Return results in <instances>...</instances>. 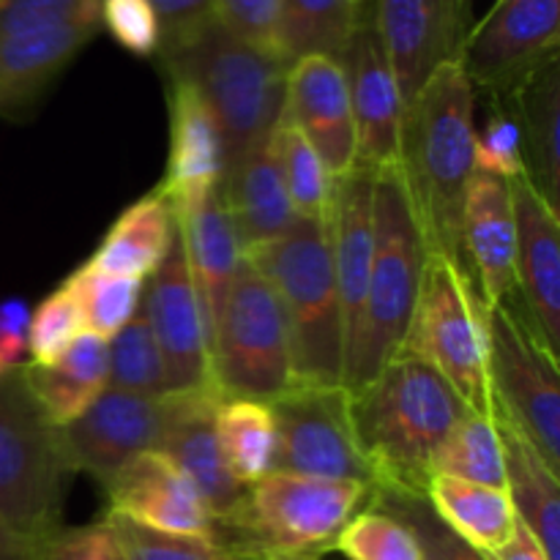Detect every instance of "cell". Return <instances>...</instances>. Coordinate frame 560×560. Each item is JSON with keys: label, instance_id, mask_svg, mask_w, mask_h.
Returning a JSON list of instances; mask_svg holds the SVG:
<instances>
[{"label": "cell", "instance_id": "obj_1", "mask_svg": "<svg viewBox=\"0 0 560 560\" xmlns=\"http://www.w3.org/2000/svg\"><path fill=\"white\" fill-rule=\"evenodd\" d=\"M476 88L463 63H443L405 109L399 175L424 241L427 257L463 262L459 228L476 175ZM465 266V262H463Z\"/></svg>", "mask_w": 560, "mask_h": 560}, {"label": "cell", "instance_id": "obj_2", "mask_svg": "<svg viewBox=\"0 0 560 560\" xmlns=\"http://www.w3.org/2000/svg\"><path fill=\"white\" fill-rule=\"evenodd\" d=\"M470 413L452 383L410 353L350 394V416L375 474L372 490L424 495L432 463L454 427Z\"/></svg>", "mask_w": 560, "mask_h": 560}, {"label": "cell", "instance_id": "obj_3", "mask_svg": "<svg viewBox=\"0 0 560 560\" xmlns=\"http://www.w3.org/2000/svg\"><path fill=\"white\" fill-rule=\"evenodd\" d=\"M282 306L293 386L345 388V326L326 222L301 219L279 238L244 255Z\"/></svg>", "mask_w": 560, "mask_h": 560}, {"label": "cell", "instance_id": "obj_4", "mask_svg": "<svg viewBox=\"0 0 560 560\" xmlns=\"http://www.w3.org/2000/svg\"><path fill=\"white\" fill-rule=\"evenodd\" d=\"M159 63L164 77L189 82L213 113L224 142V170L277 131L290 63L241 42L219 20L159 55Z\"/></svg>", "mask_w": 560, "mask_h": 560}, {"label": "cell", "instance_id": "obj_5", "mask_svg": "<svg viewBox=\"0 0 560 560\" xmlns=\"http://www.w3.org/2000/svg\"><path fill=\"white\" fill-rule=\"evenodd\" d=\"M424 266L427 249L405 180L399 167L386 170L375 175V249L364 320L345 372L348 394L375 381L402 353L419 306Z\"/></svg>", "mask_w": 560, "mask_h": 560}, {"label": "cell", "instance_id": "obj_6", "mask_svg": "<svg viewBox=\"0 0 560 560\" xmlns=\"http://www.w3.org/2000/svg\"><path fill=\"white\" fill-rule=\"evenodd\" d=\"M60 427L44 416L25 364L0 377V520L27 545L60 528L74 476Z\"/></svg>", "mask_w": 560, "mask_h": 560}, {"label": "cell", "instance_id": "obj_7", "mask_svg": "<svg viewBox=\"0 0 560 560\" xmlns=\"http://www.w3.org/2000/svg\"><path fill=\"white\" fill-rule=\"evenodd\" d=\"M370 492L359 481L271 470L246 487L244 506L222 541L246 558H323L348 520L370 503Z\"/></svg>", "mask_w": 560, "mask_h": 560}, {"label": "cell", "instance_id": "obj_8", "mask_svg": "<svg viewBox=\"0 0 560 560\" xmlns=\"http://www.w3.org/2000/svg\"><path fill=\"white\" fill-rule=\"evenodd\" d=\"M211 377L222 399L273 402L293 388L282 306L252 260H241L211 334Z\"/></svg>", "mask_w": 560, "mask_h": 560}, {"label": "cell", "instance_id": "obj_9", "mask_svg": "<svg viewBox=\"0 0 560 560\" xmlns=\"http://www.w3.org/2000/svg\"><path fill=\"white\" fill-rule=\"evenodd\" d=\"M487 377L492 408L560 474V377L558 353L514 299L485 304Z\"/></svg>", "mask_w": 560, "mask_h": 560}, {"label": "cell", "instance_id": "obj_10", "mask_svg": "<svg viewBox=\"0 0 560 560\" xmlns=\"http://www.w3.org/2000/svg\"><path fill=\"white\" fill-rule=\"evenodd\" d=\"M485 310L463 262L452 257H427L419 306L402 353L435 366L470 410L495 416L487 377Z\"/></svg>", "mask_w": 560, "mask_h": 560}, {"label": "cell", "instance_id": "obj_11", "mask_svg": "<svg viewBox=\"0 0 560 560\" xmlns=\"http://www.w3.org/2000/svg\"><path fill=\"white\" fill-rule=\"evenodd\" d=\"M268 405L277 421L273 470L375 487L345 388L293 386Z\"/></svg>", "mask_w": 560, "mask_h": 560}, {"label": "cell", "instance_id": "obj_12", "mask_svg": "<svg viewBox=\"0 0 560 560\" xmlns=\"http://www.w3.org/2000/svg\"><path fill=\"white\" fill-rule=\"evenodd\" d=\"M191 394H129L104 388L102 397L71 424L60 427L77 474L107 485L124 465L148 452H162L170 427L189 405Z\"/></svg>", "mask_w": 560, "mask_h": 560}, {"label": "cell", "instance_id": "obj_13", "mask_svg": "<svg viewBox=\"0 0 560 560\" xmlns=\"http://www.w3.org/2000/svg\"><path fill=\"white\" fill-rule=\"evenodd\" d=\"M370 11L408 109L443 63L463 58L474 27L470 0H372Z\"/></svg>", "mask_w": 560, "mask_h": 560}, {"label": "cell", "instance_id": "obj_14", "mask_svg": "<svg viewBox=\"0 0 560 560\" xmlns=\"http://www.w3.org/2000/svg\"><path fill=\"white\" fill-rule=\"evenodd\" d=\"M558 47L560 0H498L490 14L470 27L459 63L470 85L503 96L536 66L558 55Z\"/></svg>", "mask_w": 560, "mask_h": 560}, {"label": "cell", "instance_id": "obj_15", "mask_svg": "<svg viewBox=\"0 0 560 560\" xmlns=\"http://www.w3.org/2000/svg\"><path fill=\"white\" fill-rule=\"evenodd\" d=\"M142 295H145L142 310H145L153 339L162 353L167 392L186 394L213 388L211 339H208L206 317H202L200 299H197L195 282L189 277L178 230H175V238L164 260L148 277Z\"/></svg>", "mask_w": 560, "mask_h": 560}, {"label": "cell", "instance_id": "obj_16", "mask_svg": "<svg viewBox=\"0 0 560 560\" xmlns=\"http://www.w3.org/2000/svg\"><path fill=\"white\" fill-rule=\"evenodd\" d=\"M339 63L353 109L355 167L372 175L397 170L402 156L405 104L370 9H364L350 33Z\"/></svg>", "mask_w": 560, "mask_h": 560}, {"label": "cell", "instance_id": "obj_17", "mask_svg": "<svg viewBox=\"0 0 560 560\" xmlns=\"http://www.w3.org/2000/svg\"><path fill=\"white\" fill-rule=\"evenodd\" d=\"M509 186L517 228V299L552 353H560V213L547 206L528 175H517Z\"/></svg>", "mask_w": 560, "mask_h": 560}, {"label": "cell", "instance_id": "obj_18", "mask_svg": "<svg viewBox=\"0 0 560 560\" xmlns=\"http://www.w3.org/2000/svg\"><path fill=\"white\" fill-rule=\"evenodd\" d=\"M331 244L334 279L345 326V372L364 320L366 290H370L372 249H375V175L355 167L345 178L334 180L331 206L326 217Z\"/></svg>", "mask_w": 560, "mask_h": 560}, {"label": "cell", "instance_id": "obj_19", "mask_svg": "<svg viewBox=\"0 0 560 560\" xmlns=\"http://www.w3.org/2000/svg\"><path fill=\"white\" fill-rule=\"evenodd\" d=\"M284 113L295 120L331 178L355 170V124L339 58L306 55L290 63Z\"/></svg>", "mask_w": 560, "mask_h": 560}, {"label": "cell", "instance_id": "obj_20", "mask_svg": "<svg viewBox=\"0 0 560 560\" xmlns=\"http://www.w3.org/2000/svg\"><path fill=\"white\" fill-rule=\"evenodd\" d=\"M109 512L164 534L219 539L211 514L178 465L159 452L140 454L104 485Z\"/></svg>", "mask_w": 560, "mask_h": 560}, {"label": "cell", "instance_id": "obj_21", "mask_svg": "<svg viewBox=\"0 0 560 560\" xmlns=\"http://www.w3.org/2000/svg\"><path fill=\"white\" fill-rule=\"evenodd\" d=\"M459 249L485 304L517 299V273H514L517 228H514L512 186L506 178L487 173L474 175L465 195Z\"/></svg>", "mask_w": 560, "mask_h": 560}, {"label": "cell", "instance_id": "obj_22", "mask_svg": "<svg viewBox=\"0 0 560 560\" xmlns=\"http://www.w3.org/2000/svg\"><path fill=\"white\" fill-rule=\"evenodd\" d=\"M170 153L159 195L173 213L197 206L224 175V142L217 118L200 93L184 80L167 77Z\"/></svg>", "mask_w": 560, "mask_h": 560}, {"label": "cell", "instance_id": "obj_23", "mask_svg": "<svg viewBox=\"0 0 560 560\" xmlns=\"http://www.w3.org/2000/svg\"><path fill=\"white\" fill-rule=\"evenodd\" d=\"M219 195L233 219L244 255L271 244L295 222L293 202L284 186L277 131L224 170Z\"/></svg>", "mask_w": 560, "mask_h": 560}, {"label": "cell", "instance_id": "obj_24", "mask_svg": "<svg viewBox=\"0 0 560 560\" xmlns=\"http://www.w3.org/2000/svg\"><path fill=\"white\" fill-rule=\"evenodd\" d=\"M219 399L222 397L213 388L191 394L186 410L170 427L159 454L173 459L180 474L191 481L222 536V530L238 517L241 506H244L246 487L233 479L222 457V448H219L217 430H213V410H217Z\"/></svg>", "mask_w": 560, "mask_h": 560}, {"label": "cell", "instance_id": "obj_25", "mask_svg": "<svg viewBox=\"0 0 560 560\" xmlns=\"http://www.w3.org/2000/svg\"><path fill=\"white\" fill-rule=\"evenodd\" d=\"M102 25H63L0 36V118H22Z\"/></svg>", "mask_w": 560, "mask_h": 560}, {"label": "cell", "instance_id": "obj_26", "mask_svg": "<svg viewBox=\"0 0 560 560\" xmlns=\"http://www.w3.org/2000/svg\"><path fill=\"white\" fill-rule=\"evenodd\" d=\"M501 98L523 135L525 173L547 206L560 213V55L525 74Z\"/></svg>", "mask_w": 560, "mask_h": 560}, {"label": "cell", "instance_id": "obj_27", "mask_svg": "<svg viewBox=\"0 0 560 560\" xmlns=\"http://www.w3.org/2000/svg\"><path fill=\"white\" fill-rule=\"evenodd\" d=\"M175 222H178L186 266H189V277L195 282L197 299H200L208 339H211L235 268L244 260V249H241L235 224L219 195V186L208 191L197 206L175 213Z\"/></svg>", "mask_w": 560, "mask_h": 560}, {"label": "cell", "instance_id": "obj_28", "mask_svg": "<svg viewBox=\"0 0 560 560\" xmlns=\"http://www.w3.org/2000/svg\"><path fill=\"white\" fill-rule=\"evenodd\" d=\"M107 339L82 331L58 361L47 366L25 364L27 386L55 427L80 419L107 388Z\"/></svg>", "mask_w": 560, "mask_h": 560}, {"label": "cell", "instance_id": "obj_29", "mask_svg": "<svg viewBox=\"0 0 560 560\" xmlns=\"http://www.w3.org/2000/svg\"><path fill=\"white\" fill-rule=\"evenodd\" d=\"M498 419V416H495ZM506 457V492L514 514L539 541L545 556L560 560V485L558 470L514 427L498 419Z\"/></svg>", "mask_w": 560, "mask_h": 560}, {"label": "cell", "instance_id": "obj_30", "mask_svg": "<svg viewBox=\"0 0 560 560\" xmlns=\"http://www.w3.org/2000/svg\"><path fill=\"white\" fill-rule=\"evenodd\" d=\"M175 230L178 224L173 208L153 189L115 219L98 249L93 252L91 262L104 273L145 279L164 260Z\"/></svg>", "mask_w": 560, "mask_h": 560}, {"label": "cell", "instance_id": "obj_31", "mask_svg": "<svg viewBox=\"0 0 560 560\" xmlns=\"http://www.w3.org/2000/svg\"><path fill=\"white\" fill-rule=\"evenodd\" d=\"M424 498L432 512L479 552H495L512 539L517 514L506 490L470 485L452 476L432 474Z\"/></svg>", "mask_w": 560, "mask_h": 560}, {"label": "cell", "instance_id": "obj_32", "mask_svg": "<svg viewBox=\"0 0 560 560\" xmlns=\"http://www.w3.org/2000/svg\"><path fill=\"white\" fill-rule=\"evenodd\" d=\"M213 430L230 474L241 487H252L273 470L277 421L271 405L257 399H219Z\"/></svg>", "mask_w": 560, "mask_h": 560}, {"label": "cell", "instance_id": "obj_33", "mask_svg": "<svg viewBox=\"0 0 560 560\" xmlns=\"http://www.w3.org/2000/svg\"><path fill=\"white\" fill-rule=\"evenodd\" d=\"M364 9L359 0H282L279 55L288 63L306 55L339 58Z\"/></svg>", "mask_w": 560, "mask_h": 560}, {"label": "cell", "instance_id": "obj_34", "mask_svg": "<svg viewBox=\"0 0 560 560\" xmlns=\"http://www.w3.org/2000/svg\"><path fill=\"white\" fill-rule=\"evenodd\" d=\"M432 474L452 476L470 485L506 490V457H503V438L495 416L465 413L443 441Z\"/></svg>", "mask_w": 560, "mask_h": 560}, {"label": "cell", "instance_id": "obj_35", "mask_svg": "<svg viewBox=\"0 0 560 560\" xmlns=\"http://www.w3.org/2000/svg\"><path fill=\"white\" fill-rule=\"evenodd\" d=\"M74 293L88 334L113 339L142 304V279L104 273L91 260L63 279Z\"/></svg>", "mask_w": 560, "mask_h": 560}, {"label": "cell", "instance_id": "obj_36", "mask_svg": "<svg viewBox=\"0 0 560 560\" xmlns=\"http://www.w3.org/2000/svg\"><path fill=\"white\" fill-rule=\"evenodd\" d=\"M277 145L295 217L326 222L334 178L304 131L295 126L293 118H288V113H282V120L277 126Z\"/></svg>", "mask_w": 560, "mask_h": 560}, {"label": "cell", "instance_id": "obj_37", "mask_svg": "<svg viewBox=\"0 0 560 560\" xmlns=\"http://www.w3.org/2000/svg\"><path fill=\"white\" fill-rule=\"evenodd\" d=\"M107 388H118V392L129 394H148V397L170 394L162 353H159L142 304L135 312V317L113 339H107Z\"/></svg>", "mask_w": 560, "mask_h": 560}, {"label": "cell", "instance_id": "obj_38", "mask_svg": "<svg viewBox=\"0 0 560 560\" xmlns=\"http://www.w3.org/2000/svg\"><path fill=\"white\" fill-rule=\"evenodd\" d=\"M331 550L345 560H424L413 530L370 503L348 520Z\"/></svg>", "mask_w": 560, "mask_h": 560}, {"label": "cell", "instance_id": "obj_39", "mask_svg": "<svg viewBox=\"0 0 560 560\" xmlns=\"http://www.w3.org/2000/svg\"><path fill=\"white\" fill-rule=\"evenodd\" d=\"M370 506L383 509L402 520L416 534L424 560H487L485 552L470 547L468 541L459 539L435 512L430 501L419 492H399V490H372Z\"/></svg>", "mask_w": 560, "mask_h": 560}, {"label": "cell", "instance_id": "obj_40", "mask_svg": "<svg viewBox=\"0 0 560 560\" xmlns=\"http://www.w3.org/2000/svg\"><path fill=\"white\" fill-rule=\"evenodd\" d=\"M113 528L124 560H241L246 556L235 552L219 539H202V536L164 534V530L145 528V525L126 520L120 514L107 512L104 517Z\"/></svg>", "mask_w": 560, "mask_h": 560}, {"label": "cell", "instance_id": "obj_41", "mask_svg": "<svg viewBox=\"0 0 560 560\" xmlns=\"http://www.w3.org/2000/svg\"><path fill=\"white\" fill-rule=\"evenodd\" d=\"M82 331H85V326H82L80 304H77L69 284L63 282L47 299H42V304L31 315V323H27L25 345L31 364L47 366L58 361Z\"/></svg>", "mask_w": 560, "mask_h": 560}, {"label": "cell", "instance_id": "obj_42", "mask_svg": "<svg viewBox=\"0 0 560 560\" xmlns=\"http://www.w3.org/2000/svg\"><path fill=\"white\" fill-rule=\"evenodd\" d=\"M102 0H0V36L63 25H102Z\"/></svg>", "mask_w": 560, "mask_h": 560}, {"label": "cell", "instance_id": "obj_43", "mask_svg": "<svg viewBox=\"0 0 560 560\" xmlns=\"http://www.w3.org/2000/svg\"><path fill=\"white\" fill-rule=\"evenodd\" d=\"M495 109H492L490 120L481 131H476V173L498 175V178H517L525 173V156H523V135L514 120L512 109L501 102L492 98Z\"/></svg>", "mask_w": 560, "mask_h": 560}, {"label": "cell", "instance_id": "obj_44", "mask_svg": "<svg viewBox=\"0 0 560 560\" xmlns=\"http://www.w3.org/2000/svg\"><path fill=\"white\" fill-rule=\"evenodd\" d=\"M213 11H217L219 25L228 27L241 42L279 55L282 0H213Z\"/></svg>", "mask_w": 560, "mask_h": 560}, {"label": "cell", "instance_id": "obj_45", "mask_svg": "<svg viewBox=\"0 0 560 560\" xmlns=\"http://www.w3.org/2000/svg\"><path fill=\"white\" fill-rule=\"evenodd\" d=\"M102 27L131 55L159 52V20L148 0H102Z\"/></svg>", "mask_w": 560, "mask_h": 560}, {"label": "cell", "instance_id": "obj_46", "mask_svg": "<svg viewBox=\"0 0 560 560\" xmlns=\"http://www.w3.org/2000/svg\"><path fill=\"white\" fill-rule=\"evenodd\" d=\"M33 560H124L107 520L58 528L52 536L33 545Z\"/></svg>", "mask_w": 560, "mask_h": 560}, {"label": "cell", "instance_id": "obj_47", "mask_svg": "<svg viewBox=\"0 0 560 560\" xmlns=\"http://www.w3.org/2000/svg\"><path fill=\"white\" fill-rule=\"evenodd\" d=\"M159 20V52L180 47L208 22L217 20L213 0H148Z\"/></svg>", "mask_w": 560, "mask_h": 560}, {"label": "cell", "instance_id": "obj_48", "mask_svg": "<svg viewBox=\"0 0 560 560\" xmlns=\"http://www.w3.org/2000/svg\"><path fill=\"white\" fill-rule=\"evenodd\" d=\"M487 560H550L545 556V550L539 547V541L528 534L523 523L517 520V528H514L512 539L495 552H487Z\"/></svg>", "mask_w": 560, "mask_h": 560}, {"label": "cell", "instance_id": "obj_49", "mask_svg": "<svg viewBox=\"0 0 560 560\" xmlns=\"http://www.w3.org/2000/svg\"><path fill=\"white\" fill-rule=\"evenodd\" d=\"M31 310L22 299L0 301V337H27Z\"/></svg>", "mask_w": 560, "mask_h": 560}, {"label": "cell", "instance_id": "obj_50", "mask_svg": "<svg viewBox=\"0 0 560 560\" xmlns=\"http://www.w3.org/2000/svg\"><path fill=\"white\" fill-rule=\"evenodd\" d=\"M27 353L25 337H0V377L20 370L22 355Z\"/></svg>", "mask_w": 560, "mask_h": 560}, {"label": "cell", "instance_id": "obj_51", "mask_svg": "<svg viewBox=\"0 0 560 560\" xmlns=\"http://www.w3.org/2000/svg\"><path fill=\"white\" fill-rule=\"evenodd\" d=\"M0 560H33V545L9 530L0 520Z\"/></svg>", "mask_w": 560, "mask_h": 560}, {"label": "cell", "instance_id": "obj_52", "mask_svg": "<svg viewBox=\"0 0 560 560\" xmlns=\"http://www.w3.org/2000/svg\"><path fill=\"white\" fill-rule=\"evenodd\" d=\"M257 560H320V558H257Z\"/></svg>", "mask_w": 560, "mask_h": 560}, {"label": "cell", "instance_id": "obj_53", "mask_svg": "<svg viewBox=\"0 0 560 560\" xmlns=\"http://www.w3.org/2000/svg\"><path fill=\"white\" fill-rule=\"evenodd\" d=\"M359 3H361V5H366V3H372V0H359Z\"/></svg>", "mask_w": 560, "mask_h": 560}, {"label": "cell", "instance_id": "obj_54", "mask_svg": "<svg viewBox=\"0 0 560 560\" xmlns=\"http://www.w3.org/2000/svg\"><path fill=\"white\" fill-rule=\"evenodd\" d=\"M241 560H257V558H241Z\"/></svg>", "mask_w": 560, "mask_h": 560}]
</instances>
